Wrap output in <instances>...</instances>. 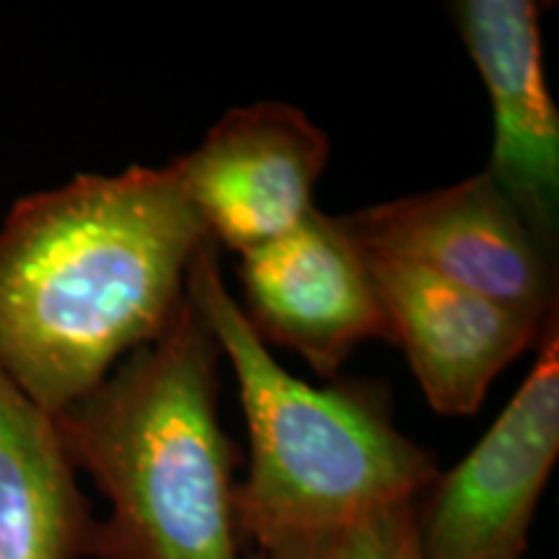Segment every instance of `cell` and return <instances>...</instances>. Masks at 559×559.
<instances>
[{
	"mask_svg": "<svg viewBox=\"0 0 559 559\" xmlns=\"http://www.w3.org/2000/svg\"><path fill=\"white\" fill-rule=\"evenodd\" d=\"M559 453V326L479 443L417 502L423 559H521Z\"/></svg>",
	"mask_w": 559,
	"mask_h": 559,
	"instance_id": "5",
	"label": "cell"
},
{
	"mask_svg": "<svg viewBox=\"0 0 559 559\" xmlns=\"http://www.w3.org/2000/svg\"><path fill=\"white\" fill-rule=\"evenodd\" d=\"M239 277L257 337L300 355L319 379H337L360 342L394 345L368 257L340 215L311 207L288 234L241 254Z\"/></svg>",
	"mask_w": 559,
	"mask_h": 559,
	"instance_id": "7",
	"label": "cell"
},
{
	"mask_svg": "<svg viewBox=\"0 0 559 559\" xmlns=\"http://www.w3.org/2000/svg\"><path fill=\"white\" fill-rule=\"evenodd\" d=\"M91 528L55 417L0 373V559H83Z\"/></svg>",
	"mask_w": 559,
	"mask_h": 559,
	"instance_id": "10",
	"label": "cell"
},
{
	"mask_svg": "<svg viewBox=\"0 0 559 559\" xmlns=\"http://www.w3.org/2000/svg\"><path fill=\"white\" fill-rule=\"evenodd\" d=\"M330 160V138L285 102L234 107L198 148L171 158L185 198L218 247L247 254L306 218Z\"/></svg>",
	"mask_w": 559,
	"mask_h": 559,
	"instance_id": "6",
	"label": "cell"
},
{
	"mask_svg": "<svg viewBox=\"0 0 559 559\" xmlns=\"http://www.w3.org/2000/svg\"><path fill=\"white\" fill-rule=\"evenodd\" d=\"M221 347L190 290L156 340L55 425L109 502L94 559H239L234 443L218 412Z\"/></svg>",
	"mask_w": 559,
	"mask_h": 559,
	"instance_id": "2",
	"label": "cell"
},
{
	"mask_svg": "<svg viewBox=\"0 0 559 559\" xmlns=\"http://www.w3.org/2000/svg\"><path fill=\"white\" fill-rule=\"evenodd\" d=\"M451 16L492 107V156L485 171L557 251L559 111L544 73L542 5L459 0Z\"/></svg>",
	"mask_w": 559,
	"mask_h": 559,
	"instance_id": "8",
	"label": "cell"
},
{
	"mask_svg": "<svg viewBox=\"0 0 559 559\" xmlns=\"http://www.w3.org/2000/svg\"><path fill=\"white\" fill-rule=\"evenodd\" d=\"M187 290L234 370L247 417L239 534L264 549L425 498L440 472L432 453L396 428L386 383L332 379L311 386L288 373L241 313L213 241L194 254Z\"/></svg>",
	"mask_w": 559,
	"mask_h": 559,
	"instance_id": "3",
	"label": "cell"
},
{
	"mask_svg": "<svg viewBox=\"0 0 559 559\" xmlns=\"http://www.w3.org/2000/svg\"><path fill=\"white\" fill-rule=\"evenodd\" d=\"M205 241L171 160L21 198L0 228V373L60 415L164 332Z\"/></svg>",
	"mask_w": 559,
	"mask_h": 559,
	"instance_id": "1",
	"label": "cell"
},
{
	"mask_svg": "<svg viewBox=\"0 0 559 559\" xmlns=\"http://www.w3.org/2000/svg\"><path fill=\"white\" fill-rule=\"evenodd\" d=\"M366 257L394 345L438 415H474L500 370L539 345L557 319L513 311L412 264Z\"/></svg>",
	"mask_w": 559,
	"mask_h": 559,
	"instance_id": "9",
	"label": "cell"
},
{
	"mask_svg": "<svg viewBox=\"0 0 559 559\" xmlns=\"http://www.w3.org/2000/svg\"><path fill=\"white\" fill-rule=\"evenodd\" d=\"M353 241L528 317L557 313V251L487 171L340 215Z\"/></svg>",
	"mask_w": 559,
	"mask_h": 559,
	"instance_id": "4",
	"label": "cell"
},
{
	"mask_svg": "<svg viewBox=\"0 0 559 559\" xmlns=\"http://www.w3.org/2000/svg\"><path fill=\"white\" fill-rule=\"evenodd\" d=\"M260 551L262 559H423L417 544V502L288 536Z\"/></svg>",
	"mask_w": 559,
	"mask_h": 559,
	"instance_id": "11",
	"label": "cell"
}]
</instances>
